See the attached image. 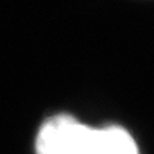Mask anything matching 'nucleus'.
<instances>
[{
	"label": "nucleus",
	"mask_w": 154,
	"mask_h": 154,
	"mask_svg": "<svg viewBox=\"0 0 154 154\" xmlns=\"http://www.w3.org/2000/svg\"><path fill=\"white\" fill-rule=\"evenodd\" d=\"M36 154H139L137 145L121 126L93 128L69 114H57L42 123L35 141Z\"/></svg>",
	"instance_id": "f257e3e1"
}]
</instances>
